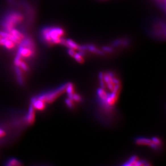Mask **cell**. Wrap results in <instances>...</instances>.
<instances>
[{
  "mask_svg": "<svg viewBox=\"0 0 166 166\" xmlns=\"http://www.w3.org/2000/svg\"><path fill=\"white\" fill-rule=\"evenodd\" d=\"M99 81L101 87L97 90L98 101L105 113H111L119 96L121 84L111 72L101 73Z\"/></svg>",
  "mask_w": 166,
  "mask_h": 166,
  "instance_id": "cell-1",
  "label": "cell"
},
{
  "mask_svg": "<svg viewBox=\"0 0 166 166\" xmlns=\"http://www.w3.org/2000/svg\"><path fill=\"white\" fill-rule=\"evenodd\" d=\"M42 38L49 44H62L64 39V30L58 27H46L42 30Z\"/></svg>",
  "mask_w": 166,
  "mask_h": 166,
  "instance_id": "cell-2",
  "label": "cell"
},
{
  "mask_svg": "<svg viewBox=\"0 0 166 166\" xmlns=\"http://www.w3.org/2000/svg\"><path fill=\"white\" fill-rule=\"evenodd\" d=\"M23 19V16L20 13L12 11L5 15L1 25L5 31L9 32L11 30L15 28L16 25L20 24Z\"/></svg>",
  "mask_w": 166,
  "mask_h": 166,
  "instance_id": "cell-3",
  "label": "cell"
},
{
  "mask_svg": "<svg viewBox=\"0 0 166 166\" xmlns=\"http://www.w3.org/2000/svg\"><path fill=\"white\" fill-rule=\"evenodd\" d=\"M35 52V45L31 38H24L20 42L17 53L19 54L22 58H31L34 55Z\"/></svg>",
  "mask_w": 166,
  "mask_h": 166,
  "instance_id": "cell-4",
  "label": "cell"
},
{
  "mask_svg": "<svg viewBox=\"0 0 166 166\" xmlns=\"http://www.w3.org/2000/svg\"><path fill=\"white\" fill-rule=\"evenodd\" d=\"M66 86L67 84H64L54 90L51 91L49 93L42 94L38 96L37 97L41 99L45 103L52 102L55 99L59 97L60 95H61L63 93L66 91Z\"/></svg>",
  "mask_w": 166,
  "mask_h": 166,
  "instance_id": "cell-5",
  "label": "cell"
},
{
  "mask_svg": "<svg viewBox=\"0 0 166 166\" xmlns=\"http://www.w3.org/2000/svg\"><path fill=\"white\" fill-rule=\"evenodd\" d=\"M136 143L139 145L149 146L154 149L160 148L162 144L161 140L156 137H153L152 138L140 137L136 139Z\"/></svg>",
  "mask_w": 166,
  "mask_h": 166,
  "instance_id": "cell-6",
  "label": "cell"
},
{
  "mask_svg": "<svg viewBox=\"0 0 166 166\" xmlns=\"http://www.w3.org/2000/svg\"><path fill=\"white\" fill-rule=\"evenodd\" d=\"M146 161L144 160L139 159L137 157H133L127 161L125 165L127 166H144L148 165V163H146Z\"/></svg>",
  "mask_w": 166,
  "mask_h": 166,
  "instance_id": "cell-7",
  "label": "cell"
},
{
  "mask_svg": "<svg viewBox=\"0 0 166 166\" xmlns=\"http://www.w3.org/2000/svg\"><path fill=\"white\" fill-rule=\"evenodd\" d=\"M31 104L34 109L38 110H42L45 109L46 103L37 97H34L31 100Z\"/></svg>",
  "mask_w": 166,
  "mask_h": 166,
  "instance_id": "cell-8",
  "label": "cell"
},
{
  "mask_svg": "<svg viewBox=\"0 0 166 166\" xmlns=\"http://www.w3.org/2000/svg\"><path fill=\"white\" fill-rule=\"evenodd\" d=\"M35 119V113H34V107L31 104L30 105L28 112L26 116V121L29 124H32Z\"/></svg>",
  "mask_w": 166,
  "mask_h": 166,
  "instance_id": "cell-9",
  "label": "cell"
},
{
  "mask_svg": "<svg viewBox=\"0 0 166 166\" xmlns=\"http://www.w3.org/2000/svg\"><path fill=\"white\" fill-rule=\"evenodd\" d=\"M0 45L3 46L7 49H11L15 47V43L10 39L1 37L0 39Z\"/></svg>",
  "mask_w": 166,
  "mask_h": 166,
  "instance_id": "cell-10",
  "label": "cell"
},
{
  "mask_svg": "<svg viewBox=\"0 0 166 166\" xmlns=\"http://www.w3.org/2000/svg\"><path fill=\"white\" fill-rule=\"evenodd\" d=\"M10 34L13 35L15 38L18 39L20 42L22 41V40L24 38V36L22 33H21L19 30L16 29L15 28L11 30L10 31Z\"/></svg>",
  "mask_w": 166,
  "mask_h": 166,
  "instance_id": "cell-11",
  "label": "cell"
},
{
  "mask_svg": "<svg viewBox=\"0 0 166 166\" xmlns=\"http://www.w3.org/2000/svg\"><path fill=\"white\" fill-rule=\"evenodd\" d=\"M21 70L22 69L18 67H16L15 68V72H16V74L17 76V79L20 84H23L24 82V78H23V75Z\"/></svg>",
  "mask_w": 166,
  "mask_h": 166,
  "instance_id": "cell-12",
  "label": "cell"
},
{
  "mask_svg": "<svg viewBox=\"0 0 166 166\" xmlns=\"http://www.w3.org/2000/svg\"><path fill=\"white\" fill-rule=\"evenodd\" d=\"M6 165L8 166H20L21 163L17 159L15 158H11L7 161Z\"/></svg>",
  "mask_w": 166,
  "mask_h": 166,
  "instance_id": "cell-13",
  "label": "cell"
},
{
  "mask_svg": "<svg viewBox=\"0 0 166 166\" xmlns=\"http://www.w3.org/2000/svg\"><path fill=\"white\" fill-rule=\"evenodd\" d=\"M5 135V132L3 130L0 128V138L3 137Z\"/></svg>",
  "mask_w": 166,
  "mask_h": 166,
  "instance_id": "cell-14",
  "label": "cell"
},
{
  "mask_svg": "<svg viewBox=\"0 0 166 166\" xmlns=\"http://www.w3.org/2000/svg\"><path fill=\"white\" fill-rule=\"evenodd\" d=\"M1 36H0V39H1Z\"/></svg>",
  "mask_w": 166,
  "mask_h": 166,
  "instance_id": "cell-15",
  "label": "cell"
}]
</instances>
